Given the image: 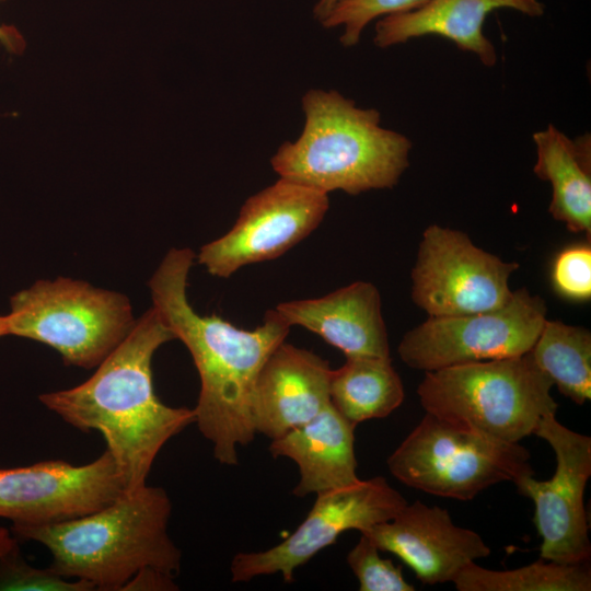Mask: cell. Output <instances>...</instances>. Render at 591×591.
Wrapping results in <instances>:
<instances>
[{
    "label": "cell",
    "mask_w": 591,
    "mask_h": 591,
    "mask_svg": "<svg viewBox=\"0 0 591 591\" xmlns=\"http://www.w3.org/2000/svg\"><path fill=\"white\" fill-rule=\"evenodd\" d=\"M552 380L530 352L427 371L417 394L426 413L506 443L533 434L556 414Z\"/></svg>",
    "instance_id": "obj_5"
},
{
    "label": "cell",
    "mask_w": 591,
    "mask_h": 591,
    "mask_svg": "<svg viewBox=\"0 0 591 591\" xmlns=\"http://www.w3.org/2000/svg\"><path fill=\"white\" fill-rule=\"evenodd\" d=\"M347 564L359 582L360 591H414L402 568L380 556V549L366 535L347 554Z\"/></svg>",
    "instance_id": "obj_24"
},
{
    "label": "cell",
    "mask_w": 591,
    "mask_h": 591,
    "mask_svg": "<svg viewBox=\"0 0 591 591\" xmlns=\"http://www.w3.org/2000/svg\"><path fill=\"white\" fill-rule=\"evenodd\" d=\"M5 336L4 315H0V337Z\"/></svg>",
    "instance_id": "obj_31"
},
{
    "label": "cell",
    "mask_w": 591,
    "mask_h": 591,
    "mask_svg": "<svg viewBox=\"0 0 591 591\" xmlns=\"http://www.w3.org/2000/svg\"><path fill=\"white\" fill-rule=\"evenodd\" d=\"M426 0H337L320 19L325 27L344 26L340 42L356 45L363 28L374 19L406 12L420 7Z\"/></svg>",
    "instance_id": "obj_23"
},
{
    "label": "cell",
    "mask_w": 591,
    "mask_h": 591,
    "mask_svg": "<svg viewBox=\"0 0 591 591\" xmlns=\"http://www.w3.org/2000/svg\"><path fill=\"white\" fill-rule=\"evenodd\" d=\"M355 428L331 403L310 421L271 440L270 454L288 457L299 467L300 480L293 488L294 496H316L360 480Z\"/></svg>",
    "instance_id": "obj_18"
},
{
    "label": "cell",
    "mask_w": 591,
    "mask_h": 591,
    "mask_svg": "<svg viewBox=\"0 0 591 591\" xmlns=\"http://www.w3.org/2000/svg\"><path fill=\"white\" fill-rule=\"evenodd\" d=\"M128 297L68 277L39 279L10 299L5 336L48 345L68 366L97 367L136 324Z\"/></svg>",
    "instance_id": "obj_6"
},
{
    "label": "cell",
    "mask_w": 591,
    "mask_h": 591,
    "mask_svg": "<svg viewBox=\"0 0 591 591\" xmlns=\"http://www.w3.org/2000/svg\"><path fill=\"white\" fill-rule=\"evenodd\" d=\"M336 1L337 0H320L314 8L315 16L320 20Z\"/></svg>",
    "instance_id": "obj_30"
},
{
    "label": "cell",
    "mask_w": 591,
    "mask_h": 591,
    "mask_svg": "<svg viewBox=\"0 0 591 591\" xmlns=\"http://www.w3.org/2000/svg\"><path fill=\"white\" fill-rule=\"evenodd\" d=\"M404 485L461 501L502 482L534 475L530 452L426 413L386 461Z\"/></svg>",
    "instance_id": "obj_7"
},
{
    "label": "cell",
    "mask_w": 591,
    "mask_h": 591,
    "mask_svg": "<svg viewBox=\"0 0 591 591\" xmlns=\"http://www.w3.org/2000/svg\"><path fill=\"white\" fill-rule=\"evenodd\" d=\"M359 533L396 555L426 584L452 582L466 565L491 553L477 532L454 524L447 509L418 500Z\"/></svg>",
    "instance_id": "obj_14"
},
{
    "label": "cell",
    "mask_w": 591,
    "mask_h": 591,
    "mask_svg": "<svg viewBox=\"0 0 591 591\" xmlns=\"http://www.w3.org/2000/svg\"><path fill=\"white\" fill-rule=\"evenodd\" d=\"M513 9L529 16L544 14L538 0H426L420 7L383 16L375 24L374 44L386 48L408 39L438 35L460 49L474 53L491 67L497 61L494 45L483 33L486 16L497 9Z\"/></svg>",
    "instance_id": "obj_17"
},
{
    "label": "cell",
    "mask_w": 591,
    "mask_h": 591,
    "mask_svg": "<svg viewBox=\"0 0 591 591\" xmlns=\"http://www.w3.org/2000/svg\"><path fill=\"white\" fill-rule=\"evenodd\" d=\"M530 354L563 395L577 405L591 398L589 329L546 320Z\"/></svg>",
    "instance_id": "obj_21"
},
{
    "label": "cell",
    "mask_w": 591,
    "mask_h": 591,
    "mask_svg": "<svg viewBox=\"0 0 591 591\" xmlns=\"http://www.w3.org/2000/svg\"><path fill=\"white\" fill-rule=\"evenodd\" d=\"M328 194L279 178L250 197L225 234L201 246L197 260L208 274L229 278L241 267L275 259L322 222Z\"/></svg>",
    "instance_id": "obj_12"
},
{
    "label": "cell",
    "mask_w": 591,
    "mask_h": 591,
    "mask_svg": "<svg viewBox=\"0 0 591 591\" xmlns=\"http://www.w3.org/2000/svg\"><path fill=\"white\" fill-rule=\"evenodd\" d=\"M459 591H590L589 563L561 564L540 557L515 569H487L475 561L452 581Z\"/></svg>",
    "instance_id": "obj_22"
},
{
    "label": "cell",
    "mask_w": 591,
    "mask_h": 591,
    "mask_svg": "<svg viewBox=\"0 0 591 591\" xmlns=\"http://www.w3.org/2000/svg\"><path fill=\"white\" fill-rule=\"evenodd\" d=\"M305 124L270 163L285 178L328 194L357 195L394 187L407 169L412 142L380 125L373 108H360L336 91L311 90L302 100Z\"/></svg>",
    "instance_id": "obj_4"
},
{
    "label": "cell",
    "mask_w": 591,
    "mask_h": 591,
    "mask_svg": "<svg viewBox=\"0 0 591 591\" xmlns=\"http://www.w3.org/2000/svg\"><path fill=\"white\" fill-rule=\"evenodd\" d=\"M174 576L154 568H144L138 571L123 588V590H177Z\"/></svg>",
    "instance_id": "obj_27"
},
{
    "label": "cell",
    "mask_w": 591,
    "mask_h": 591,
    "mask_svg": "<svg viewBox=\"0 0 591 591\" xmlns=\"http://www.w3.org/2000/svg\"><path fill=\"white\" fill-rule=\"evenodd\" d=\"M404 397L390 357H347L340 368L332 369L331 403L354 426L389 416Z\"/></svg>",
    "instance_id": "obj_20"
},
{
    "label": "cell",
    "mask_w": 591,
    "mask_h": 591,
    "mask_svg": "<svg viewBox=\"0 0 591 591\" xmlns=\"http://www.w3.org/2000/svg\"><path fill=\"white\" fill-rule=\"evenodd\" d=\"M533 434L553 449L555 473L548 480L525 475L513 484L534 503L533 520L542 538L540 557L561 564L589 563L584 490L591 476V438L560 424L556 414L542 417Z\"/></svg>",
    "instance_id": "obj_11"
},
{
    "label": "cell",
    "mask_w": 591,
    "mask_h": 591,
    "mask_svg": "<svg viewBox=\"0 0 591 591\" xmlns=\"http://www.w3.org/2000/svg\"><path fill=\"white\" fill-rule=\"evenodd\" d=\"M331 373L328 362L320 356L282 341L255 382L252 416L256 433L274 440L320 414L331 404Z\"/></svg>",
    "instance_id": "obj_15"
},
{
    "label": "cell",
    "mask_w": 591,
    "mask_h": 591,
    "mask_svg": "<svg viewBox=\"0 0 591 591\" xmlns=\"http://www.w3.org/2000/svg\"><path fill=\"white\" fill-rule=\"evenodd\" d=\"M534 173L552 185L549 212L571 232L591 234V137L568 138L555 126L533 135Z\"/></svg>",
    "instance_id": "obj_19"
},
{
    "label": "cell",
    "mask_w": 591,
    "mask_h": 591,
    "mask_svg": "<svg viewBox=\"0 0 591 591\" xmlns=\"http://www.w3.org/2000/svg\"><path fill=\"white\" fill-rule=\"evenodd\" d=\"M556 290L570 299L587 300L591 296V248L577 245L560 252L552 273Z\"/></svg>",
    "instance_id": "obj_26"
},
{
    "label": "cell",
    "mask_w": 591,
    "mask_h": 591,
    "mask_svg": "<svg viewBox=\"0 0 591 591\" xmlns=\"http://www.w3.org/2000/svg\"><path fill=\"white\" fill-rule=\"evenodd\" d=\"M126 494L115 460L106 450L93 462L46 461L0 470V518L44 525L97 511Z\"/></svg>",
    "instance_id": "obj_13"
},
{
    "label": "cell",
    "mask_w": 591,
    "mask_h": 591,
    "mask_svg": "<svg viewBox=\"0 0 591 591\" xmlns=\"http://www.w3.org/2000/svg\"><path fill=\"white\" fill-rule=\"evenodd\" d=\"M546 304L526 288L512 292L503 305L456 316H429L408 331L397 352L416 370L496 360L531 351L546 321Z\"/></svg>",
    "instance_id": "obj_8"
},
{
    "label": "cell",
    "mask_w": 591,
    "mask_h": 591,
    "mask_svg": "<svg viewBox=\"0 0 591 591\" xmlns=\"http://www.w3.org/2000/svg\"><path fill=\"white\" fill-rule=\"evenodd\" d=\"M13 552V551H12ZM11 553L0 559V590L5 591H90L92 584L62 577L49 569H37Z\"/></svg>",
    "instance_id": "obj_25"
},
{
    "label": "cell",
    "mask_w": 591,
    "mask_h": 591,
    "mask_svg": "<svg viewBox=\"0 0 591 591\" xmlns=\"http://www.w3.org/2000/svg\"><path fill=\"white\" fill-rule=\"evenodd\" d=\"M0 44L5 50L14 55H21L26 47L25 39L19 30L7 24H0Z\"/></svg>",
    "instance_id": "obj_28"
},
{
    "label": "cell",
    "mask_w": 591,
    "mask_h": 591,
    "mask_svg": "<svg viewBox=\"0 0 591 591\" xmlns=\"http://www.w3.org/2000/svg\"><path fill=\"white\" fill-rule=\"evenodd\" d=\"M13 551V542L5 530L0 529V559Z\"/></svg>",
    "instance_id": "obj_29"
},
{
    "label": "cell",
    "mask_w": 591,
    "mask_h": 591,
    "mask_svg": "<svg viewBox=\"0 0 591 591\" xmlns=\"http://www.w3.org/2000/svg\"><path fill=\"white\" fill-rule=\"evenodd\" d=\"M405 498L382 476L316 495L312 509L282 542L259 552L234 555L230 571L233 582L281 573L286 582L317 553L334 544L348 530L359 532L394 518Z\"/></svg>",
    "instance_id": "obj_10"
},
{
    "label": "cell",
    "mask_w": 591,
    "mask_h": 591,
    "mask_svg": "<svg viewBox=\"0 0 591 591\" xmlns=\"http://www.w3.org/2000/svg\"><path fill=\"white\" fill-rule=\"evenodd\" d=\"M518 267L477 247L466 233L432 224L412 270V299L431 317L494 310L511 298L509 278Z\"/></svg>",
    "instance_id": "obj_9"
},
{
    "label": "cell",
    "mask_w": 591,
    "mask_h": 591,
    "mask_svg": "<svg viewBox=\"0 0 591 591\" xmlns=\"http://www.w3.org/2000/svg\"><path fill=\"white\" fill-rule=\"evenodd\" d=\"M174 339L151 306L86 381L39 395L40 403L66 422L102 433L127 494L147 485L160 450L195 422L194 409L165 405L154 391L153 356Z\"/></svg>",
    "instance_id": "obj_2"
},
{
    "label": "cell",
    "mask_w": 591,
    "mask_h": 591,
    "mask_svg": "<svg viewBox=\"0 0 591 591\" xmlns=\"http://www.w3.org/2000/svg\"><path fill=\"white\" fill-rule=\"evenodd\" d=\"M171 511L166 491L144 485L83 517L44 525L14 524L13 531L47 547L50 569L58 575L117 591L144 568L174 577L179 571L182 553L167 533Z\"/></svg>",
    "instance_id": "obj_3"
},
{
    "label": "cell",
    "mask_w": 591,
    "mask_h": 591,
    "mask_svg": "<svg viewBox=\"0 0 591 591\" xmlns=\"http://www.w3.org/2000/svg\"><path fill=\"white\" fill-rule=\"evenodd\" d=\"M290 325L317 334L347 357H390L386 326L376 287L356 281L321 298L279 303Z\"/></svg>",
    "instance_id": "obj_16"
},
{
    "label": "cell",
    "mask_w": 591,
    "mask_h": 591,
    "mask_svg": "<svg viewBox=\"0 0 591 591\" xmlns=\"http://www.w3.org/2000/svg\"><path fill=\"white\" fill-rule=\"evenodd\" d=\"M196 255L171 248L149 280L152 306L176 339L188 349L200 379L195 422L211 442L215 459L239 463L237 448L256 434L252 401L257 375L270 354L286 340L291 326L276 312L262 325L237 328L216 314L200 315L187 298V279Z\"/></svg>",
    "instance_id": "obj_1"
}]
</instances>
